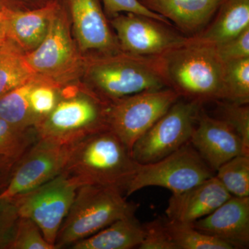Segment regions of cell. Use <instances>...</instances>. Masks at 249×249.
I'll use <instances>...</instances> for the list:
<instances>
[{
	"instance_id": "cell-1",
	"label": "cell",
	"mask_w": 249,
	"mask_h": 249,
	"mask_svg": "<svg viewBox=\"0 0 249 249\" xmlns=\"http://www.w3.org/2000/svg\"><path fill=\"white\" fill-rule=\"evenodd\" d=\"M157 58L167 88L180 98L201 104L224 100V62L214 45L188 37Z\"/></svg>"
},
{
	"instance_id": "cell-2",
	"label": "cell",
	"mask_w": 249,
	"mask_h": 249,
	"mask_svg": "<svg viewBox=\"0 0 249 249\" xmlns=\"http://www.w3.org/2000/svg\"><path fill=\"white\" fill-rule=\"evenodd\" d=\"M79 81L107 102L167 88L157 56H139L122 51L84 54Z\"/></svg>"
},
{
	"instance_id": "cell-3",
	"label": "cell",
	"mask_w": 249,
	"mask_h": 249,
	"mask_svg": "<svg viewBox=\"0 0 249 249\" xmlns=\"http://www.w3.org/2000/svg\"><path fill=\"white\" fill-rule=\"evenodd\" d=\"M136 164L130 150L107 129L73 145L62 173L78 178L83 185L113 187L124 195Z\"/></svg>"
},
{
	"instance_id": "cell-4",
	"label": "cell",
	"mask_w": 249,
	"mask_h": 249,
	"mask_svg": "<svg viewBox=\"0 0 249 249\" xmlns=\"http://www.w3.org/2000/svg\"><path fill=\"white\" fill-rule=\"evenodd\" d=\"M108 106L79 80L66 85L53 110L36 126L38 138L72 145L107 130Z\"/></svg>"
},
{
	"instance_id": "cell-5",
	"label": "cell",
	"mask_w": 249,
	"mask_h": 249,
	"mask_svg": "<svg viewBox=\"0 0 249 249\" xmlns=\"http://www.w3.org/2000/svg\"><path fill=\"white\" fill-rule=\"evenodd\" d=\"M137 206L113 187L84 184L77 191L71 208L59 229L55 249L70 247L109 224L135 214Z\"/></svg>"
},
{
	"instance_id": "cell-6",
	"label": "cell",
	"mask_w": 249,
	"mask_h": 249,
	"mask_svg": "<svg viewBox=\"0 0 249 249\" xmlns=\"http://www.w3.org/2000/svg\"><path fill=\"white\" fill-rule=\"evenodd\" d=\"M24 58L35 76L59 86L73 84L80 80L84 54L73 38L70 19L61 1L45 39L35 49L24 53Z\"/></svg>"
},
{
	"instance_id": "cell-7",
	"label": "cell",
	"mask_w": 249,
	"mask_h": 249,
	"mask_svg": "<svg viewBox=\"0 0 249 249\" xmlns=\"http://www.w3.org/2000/svg\"><path fill=\"white\" fill-rule=\"evenodd\" d=\"M214 171L188 142L157 161L136 164L124 196L150 186L167 188L173 194L182 193L214 176Z\"/></svg>"
},
{
	"instance_id": "cell-8",
	"label": "cell",
	"mask_w": 249,
	"mask_h": 249,
	"mask_svg": "<svg viewBox=\"0 0 249 249\" xmlns=\"http://www.w3.org/2000/svg\"><path fill=\"white\" fill-rule=\"evenodd\" d=\"M179 98L176 91L165 88L110 101L107 114L109 129L132 152L137 141Z\"/></svg>"
},
{
	"instance_id": "cell-9",
	"label": "cell",
	"mask_w": 249,
	"mask_h": 249,
	"mask_svg": "<svg viewBox=\"0 0 249 249\" xmlns=\"http://www.w3.org/2000/svg\"><path fill=\"white\" fill-rule=\"evenodd\" d=\"M83 185L78 178L62 173L13 199L19 216L32 219L47 242L55 247L59 229L71 208L77 191Z\"/></svg>"
},
{
	"instance_id": "cell-10",
	"label": "cell",
	"mask_w": 249,
	"mask_h": 249,
	"mask_svg": "<svg viewBox=\"0 0 249 249\" xmlns=\"http://www.w3.org/2000/svg\"><path fill=\"white\" fill-rule=\"evenodd\" d=\"M202 105L179 98L134 143L133 160L139 163L157 161L189 142Z\"/></svg>"
},
{
	"instance_id": "cell-11",
	"label": "cell",
	"mask_w": 249,
	"mask_h": 249,
	"mask_svg": "<svg viewBox=\"0 0 249 249\" xmlns=\"http://www.w3.org/2000/svg\"><path fill=\"white\" fill-rule=\"evenodd\" d=\"M121 51L139 56H157L188 39L175 27L143 15L124 13L109 18Z\"/></svg>"
},
{
	"instance_id": "cell-12",
	"label": "cell",
	"mask_w": 249,
	"mask_h": 249,
	"mask_svg": "<svg viewBox=\"0 0 249 249\" xmlns=\"http://www.w3.org/2000/svg\"><path fill=\"white\" fill-rule=\"evenodd\" d=\"M73 145L38 138L16 162L0 199H13L61 174Z\"/></svg>"
},
{
	"instance_id": "cell-13",
	"label": "cell",
	"mask_w": 249,
	"mask_h": 249,
	"mask_svg": "<svg viewBox=\"0 0 249 249\" xmlns=\"http://www.w3.org/2000/svg\"><path fill=\"white\" fill-rule=\"evenodd\" d=\"M66 10L73 38L83 54L120 52L119 42L101 0H60Z\"/></svg>"
},
{
	"instance_id": "cell-14",
	"label": "cell",
	"mask_w": 249,
	"mask_h": 249,
	"mask_svg": "<svg viewBox=\"0 0 249 249\" xmlns=\"http://www.w3.org/2000/svg\"><path fill=\"white\" fill-rule=\"evenodd\" d=\"M190 142L214 172L237 156H249L238 136L225 121L201 110Z\"/></svg>"
},
{
	"instance_id": "cell-15",
	"label": "cell",
	"mask_w": 249,
	"mask_h": 249,
	"mask_svg": "<svg viewBox=\"0 0 249 249\" xmlns=\"http://www.w3.org/2000/svg\"><path fill=\"white\" fill-rule=\"evenodd\" d=\"M197 230L231 245L249 247V196H232L211 214L193 223Z\"/></svg>"
},
{
	"instance_id": "cell-16",
	"label": "cell",
	"mask_w": 249,
	"mask_h": 249,
	"mask_svg": "<svg viewBox=\"0 0 249 249\" xmlns=\"http://www.w3.org/2000/svg\"><path fill=\"white\" fill-rule=\"evenodd\" d=\"M231 196L214 175L186 191L172 195L165 214L170 220L192 224L213 212Z\"/></svg>"
},
{
	"instance_id": "cell-17",
	"label": "cell",
	"mask_w": 249,
	"mask_h": 249,
	"mask_svg": "<svg viewBox=\"0 0 249 249\" xmlns=\"http://www.w3.org/2000/svg\"><path fill=\"white\" fill-rule=\"evenodd\" d=\"M188 37L200 34L212 20L224 0H139Z\"/></svg>"
},
{
	"instance_id": "cell-18",
	"label": "cell",
	"mask_w": 249,
	"mask_h": 249,
	"mask_svg": "<svg viewBox=\"0 0 249 249\" xmlns=\"http://www.w3.org/2000/svg\"><path fill=\"white\" fill-rule=\"evenodd\" d=\"M60 0L36 9L18 11L0 8L6 35L24 53L35 49L45 39Z\"/></svg>"
},
{
	"instance_id": "cell-19",
	"label": "cell",
	"mask_w": 249,
	"mask_h": 249,
	"mask_svg": "<svg viewBox=\"0 0 249 249\" xmlns=\"http://www.w3.org/2000/svg\"><path fill=\"white\" fill-rule=\"evenodd\" d=\"M249 28V0H224L211 22L193 38L217 45Z\"/></svg>"
},
{
	"instance_id": "cell-20",
	"label": "cell",
	"mask_w": 249,
	"mask_h": 249,
	"mask_svg": "<svg viewBox=\"0 0 249 249\" xmlns=\"http://www.w3.org/2000/svg\"><path fill=\"white\" fill-rule=\"evenodd\" d=\"M143 226L133 215L118 219L94 235L78 241L73 249H130L138 248L143 239Z\"/></svg>"
},
{
	"instance_id": "cell-21",
	"label": "cell",
	"mask_w": 249,
	"mask_h": 249,
	"mask_svg": "<svg viewBox=\"0 0 249 249\" xmlns=\"http://www.w3.org/2000/svg\"><path fill=\"white\" fill-rule=\"evenodd\" d=\"M36 76L14 42L7 38L0 44V97Z\"/></svg>"
},
{
	"instance_id": "cell-22",
	"label": "cell",
	"mask_w": 249,
	"mask_h": 249,
	"mask_svg": "<svg viewBox=\"0 0 249 249\" xmlns=\"http://www.w3.org/2000/svg\"><path fill=\"white\" fill-rule=\"evenodd\" d=\"M40 77H34L0 97V118L22 129L35 128L29 106V93Z\"/></svg>"
},
{
	"instance_id": "cell-23",
	"label": "cell",
	"mask_w": 249,
	"mask_h": 249,
	"mask_svg": "<svg viewBox=\"0 0 249 249\" xmlns=\"http://www.w3.org/2000/svg\"><path fill=\"white\" fill-rule=\"evenodd\" d=\"M165 226L177 249H234L227 242L201 232L189 223L167 219Z\"/></svg>"
},
{
	"instance_id": "cell-24",
	"label": "cell",
	"mask_w": 249,
	"mask_h": 249,
	"mask_svg": "<svg viewBox=\"0 0 249 249\" xmlns=\"http://www.w3.org/2000/svg\"><path fill=\"white\" fill-rule=\"evenodd\" d=\"M223 101L249 104V58L224 63Z\"/></svg>"
},
{
	"instance_id": "cell-25",
	"label": "cell",
	"mask_w": 249,
	"mask_h": 249,
	"mask_svg": "<svg viewBox=\"0 0 249 249\" xmlns=\"http://www.w3.org/2000/svg\"><path fill=\"white\" fill-rule=\"evenodd\" d=\"M37 139L35 128H19L0 118V157L19 160Z\"/></svg>"
},
{
	"instance_id": "cell-26",
	"label": "cell",
	"mask_w": 249,
	"mask_h": 249,
	"mask_svg": "<svg viewBox=\"0 0 249 249\" xmlns=\"http://www.w3.org/2000/svg\"><path fill=\"white\" fill-rule=\"evenodd\" d=\"M216 172V178L232 196H249V156H237Z\"/></svg>"
},
{
	"instance_id": "cell-27",
	"label": "cell",
	"mask_w": 249,
	"mask_h": 249,
	"mask_svg": "<svg viewBox=\"0 0 249 249\" xmlns=\"http://www.w3.org/2000/svg\"><path fill=\"white\" fill-rule=\"evenodd\" d=\"M63 87L39 78L29 93L31 114L37 125L53 110L58 104Z\"/></svg>"
},
{
	"instance_id": "cell-28",
	"label": "cell",
	"mask_w": 249,
	"mask_h": 249,
	"mask_svg": "<svg viewBox=\"0 0 249 249\" xmlns=\"http://www.w3.org/2000/svg\"><path fill=\"white\" fill-rule=\"evenodd\" d=\"M220 118L238 136L245 150L249 153V104H238L229 101H217Z\"/></svg>"
},
{
	"instance_id": "cell-29",
	"label": "cell",
	"mask_w": 249,
	"mask_h": 249,
	"mask_svg": "<svg viewBox=\"0 0 249 249\" xmlns=\"http://www.w3.org/2000/svg\"><path fill=\"white\" fill-rule=\"evenodd\" d=\"M9 249H55V247L47 242L40 228L32 219L19 216Z\"/></svg>"
},
{
	"instance_id": "cell-30",
	"label": "cell",
	"mask_w": 249,
	"mask_h": 249,
	"mask_svg": "<svg viewBox=\"0 0 249 249\" xmlns=\"http://www.w3.org/2000/svg\"><path fill=\"white\" fill-rule=\"evenodd\" d=\"M19 218L14 199H0V249H9Z\"/></svg>"
},
{
	"instance_id": "cell-31",
	"label": "cell",
	"mask_w": 249,
	"mask_h": 249,
	"mask_svg": "<svg viewBox=\"0 0 249 249\" xmlns=\"http://www.w3.org/2000/svg\"><path fill=\"white\" fill-rule=\"evenodd\" d=\"M142 226L143 239L138 249H177L167 231L165 220L156 219Z\"/></svg>"
},
{
	"instance_id": "cell-32",
	"label": "cell",
	"mask_w": 249,
	"mask_h": 249,
	"mask_svg": "<svg viewBox=\"0 0 249 249\" xmlns=\"http://www.w3.org/2000/svg\"><path fill=\"white\" fill-rule=\"evenodd\" d=\"M106 16L109 18L114 17L116 15L124 13H133V14L143 15L160 20L165 24L173 25L165 18L160 15L155 14L140 2L139 0H101Z\"/></svg>"
},
{
	"instance_id": "cell-33",
	"label": "cell",
	"mask_w": 249,
	"mask_h": 249,
	"mask_svg": "<svg viewBox=\"0 0 249 249\" xmlns=\"http://www.w3.org/2000/svg\"><path fill=\"white\" fill-rule=\"evenodd\" d=\"M214 47L224 63L249 58V28L233 38Z\"/></svg>"
},
{
	"instance_id": "cell-34",
	"label": "cell",
	"mask_w": 249,
	"mask_h": 249,
	"mask_svg": "<svg viewBox=\"0 0 249 249\" xmlns=\"http://www.w3.org/2000/svg\"><path fill=\"white\" fill-rule=\"evenodd\" d=\"M52 0H0V8L27 11L41 7Z\"/></svg>"
},
{
	"instance_id": "cell-35",
	"label": "cell",
	"mask_w": 249,
	"mask_h": 249,
	"mask_svg": "<svg viewBox=\"0 0 249 249\" xmlns=\"http://www.w3.org/2000/svg\"><path fill=\"white\" fill-rule=\"evenodd\" d=\"M18 160L0 157V193L7 184L15 165Z\"/></svg>"
},
{
	"instance_id": "cell-36",
	"label": "cell",
	"mask_w": 249,
	"mask_h": 249,
	"mask_svg": "<svg viewBox=\"0 0 249 249\" xmlns=\"http://www.w3.org/2000/svg\"><path fill=\"white\" fill-rule=\"evenodd\" d=\"M7 38V35H6L4 23H3L2 20L0 19V44L2 43V42H4Z\"/></svg>"
},
{
	"instance_id": "cell-37",
	"label": "cell",
	"mask_w": 249,
	"mask_h": 249,
	"mask_svg": "<svg viewBox=\"0 0 249 249\" xmlns=\"http://www.w3.org/2000/svg\"><path fill=\"white\" fill-rule=\"evenodd\" d=\"M1 16H2V12H1V10L0 9V19H1Z\"/></svg>"
}]
</instances>
